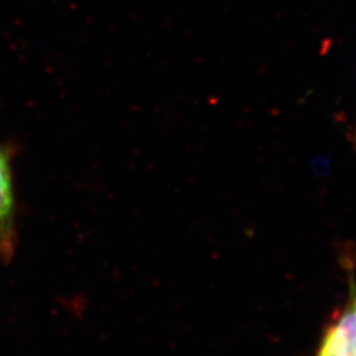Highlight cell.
<instances>
[{
  "label": "cell",
  "mask_w": 356,
  "mask_h": 356,
  "mask_svg": "<svg viewBox=\"0 0 356 356\" xmlns=\"http://www.w3.org/2000/svg\"><path fill=\"white\" fill-rule=\"evenodd\" d=\"M13 149L0 144V259L8 263L17 244Z\"/></svg>",
  "instance_id": "obj_1"
},
{
  "label": "cell",
  "mask_w": 356,
  "mask_h": 356,
  "mask_svg": "<svg viewBox=\"0 0 356 356\" xmlns=\"http://www.w3.org/2000/svg\"><path fill=\"white\" fill-rule=\"evenodd\" d=\"M316 356H356V288L341 316L325 334Z\"/></svg>",
  "instance_id": "obj_2"
}]
</instances>
